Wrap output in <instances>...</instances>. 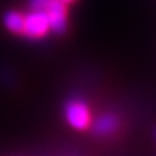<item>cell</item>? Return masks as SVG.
I'll return each instance as SVG.
<instances>
[{"label":"cell","instance_id":"5","mask_svg":"<svg viewBox=\"0 0 156 156\" xmlns=\"http://www.w3.org/2000/svg\"><path fill=\"white\" fill-rule=\"evenodd\" d=\"M23 22H25V14L17 11H9L3 17L4 26L13 34H22Z\"/></svg>","mask_w":156,"mask_h":156},{"label":"cell","instance_id":"3","mask_svg":"<svg viewBox=\"0 0 156 156\" xmlns=\"http://www.w3.org/2000/svg\"><path fill=\"white\" fill-rule=\"evenodd\" d=\"M50 21L51 31L56 35H62L68 30L66 4L61 0H50L44 8Z\"/></svg>","mask_w":156,"mask_h":156},{"label":"cell","instance_id":"4","mask_svg":"<svg viewBox=\"0 0 156 156\" xmlns=\"http://www.w3.org/2000/svg\"><path fill=\"white\" fill-rule=\"evenodd\" d=\"M121 126V119L113 112H104L91 121L90 128L96 136H111L117 133Z\"/></svg>","mask_w":156,"mask_h":156},{"label":"cell","instance_id":"8","mask_svg":"<svg viewBox=\"0 0 156 156\" xmlns=\"http://www.w3.org/2000/svg\"><path fill=\"white\" fill-rule=\"evenodd\" d=\"M155 139H156V130H155Z\"/></svg>","mask_w":156,"mask_h":156},{"label":"cell","instance_id":"1","mask_svg":"<svg viewBox=\"0 0 156 156\" xmlns=\"http://www.w3.org/2000/svg\"><path fill=\"white\" fill-rule=\"evenodd\" d=\"M64 117L66 122L76 130H86L90 128L92 115L89 104L81 98H72L64 105Z\"/></svg>","mask_w":156,"mask_h":156},{"label":"cell","instance_id":"6","mask_svg":"<svg viewBox=\"0 0 156 156\" xmlns=\"http://www.w3.org/2000/svg\"><path fill=\"white\" fill-rule=\"evenodd\" d=\"M50 0H30V8L33 11H44Z\"/></svg>","mask_w":156,"mask_h":156},{"label":"cell","instance_id":"2","mask_svg":"<svg viewBox=\"0 0 156 156\" xmlns=\"http://www.w3.org/2000/svg\"><path fill=\"white\" fill-rule=\"evenodd\" d=\"M51 31L50 21L44 11H33L25 14L22 35L27 39H41Z\"/></svg>","mask_w":156,"mask_h":156},{"label":"cell","instance_id":"7","mask_svg":"<svg viewBox=\"0 0 156 156\" xmlns=\"http://www.w3.org/2000/svg\"><path fill=\"white\" fill-rule=\"evenodd\" d=\"M61 2H64L65 4H68V3H72V2H73V0H61Z\"/></svg>","mask_w":156,"mask_h":156}]
</instances>
